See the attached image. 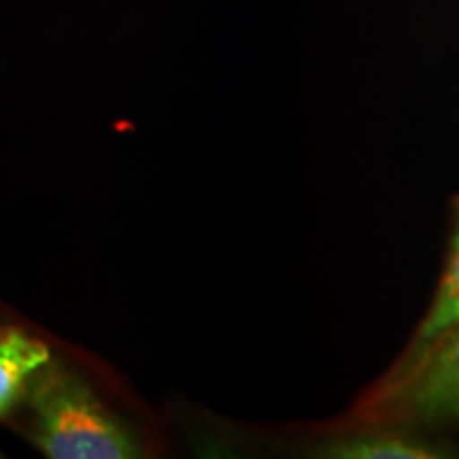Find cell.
<instances>
[{"label": "cell", "mask_w": 459, "mask_h": 459, "mask_svg": "<svg viewBox=\"0 0 459 459\" xmlns=\"http://www.w3.org/2000/svg\"><path fill=\"white\" fill-rule=\"evenodd\" d=\"M459 325V213L455 217V230L451 238V254L446 262L443 281H440L438 294L429 308L426 321L421 324L417 334V355L438 342Z\"/></svg>", "instance_id": "4"}, {"label": "cell", "mask_w": 459, "mask_h": 459, "mask_svg": "<svg viewBox=\"0 0 459 459\" xmlns=\"http://www.w3.org/2000/svg\"><path fill=\"white\" fill-rule=\"evenodd\" d=\"M336 459H438L443 451L402 434H359L338 440L321 451Z\"/></svg>", "instance_id": "5"}, {"label": "cell", "mask_w": 459, "mask_h": 459, "mask_svg": "<svg viewBox=\"0 0 459 459\" xmlns=\"http://www.w3.org/2000/svg\"><path fill=\"white\" fill-rule=\"evenodd\" d=\"M45 342L22 330L0 332V419H7L28 395V383L49 366Z\"/></svg>", "instance_id": "3"}, {"label": "cell", "mask_w": 459, "mask_h": 459, "mask_svg": "<svg viewBox=\"0 0 459 459\" xmlns=\"http://www.w3.org/2000/svg\"><path fill=\"white\" fill-rule=\"evenodd\" d=\"M402 402L421 421L459 419V325L417 355Z\"/></svg>", "instance_id": "2"}, {"label": "cell", "mask_w": 459, "mask_h": 459, "mask_svg": "<svg viewBox=\"0 0 459 459\" xmlns=\"http://www.w3.org/2000/svg\"><path fill=\"white\" fill-rule=\"evenodd\" d=\"M37 445L51 459L139 457L132 436L99 404L77 378L60 372L41 377L34 389Z\"/></svg>", "instance_id": "1"}]
</instances>
